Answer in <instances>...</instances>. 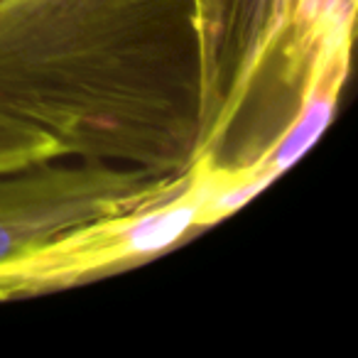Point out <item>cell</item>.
I'll list each match as a JSON object with an SVG mask.
<instances>
[{"label":"cell","instance_id":"cell-1","mask_svg":"<svg viewBox=\"0 0 358 358\" xmlns=\"http://www.w3.org/2000/svg\"><path fill=\"white\" fill-rule=\"evenodd\" d=\"M0 118L164 177L201 145L196 0H0Z\"/></svg>","mask_w":358,"mask_h":358},{"label":"cell","instance_id":"cell-2","mask_svg":"<svg viewBox=\"0 0 358 358\" xmlns=\"http://www.w3.org/2000/svg\"><path fill=\"white\" fill-rule=\"evenodd\" d=\"M299 0H196L201 64L199 157L250 167L275 145L302 99L292 74Z\"/></svg>","mask_w":358,"mask_h":358},{"label":"cell","instance_id":"cell-3","mask_svg":"<svg viewBox=\"0 0 358 358\" xmlns=\"http://www.w3.org/2000/svg\"><path fill=\"white\" fill-rule=\"evenodd\" d=\"M224 177L199 157L162 194L135 209L91 221L0 265V302L59 292L148 263L209 224V199Z\"/></svg>","mask_w":358,"mask_h":358},{"label":"cell","instance_id":"cell-4","mask_svg":"<svg viewBox=\"0 0 358 358\" xmlns=\"http://www.w3.org/2000/svg\"><path fill=\"white\" fill-rule=\"evenodd\" d=\"M177 177L76 155L6 169L0 172V265L71 229L135 209Z\"/></svg>","mask_w":358,"mask_h":358},{"label":"cell","instance_id":"cell-5","mask_svg":"<svg viewBox=\"0 0 358 358\" xmlns=\"http://www.w3.org/2000/svg\"><path fill=\"white\" fill-rule=\"evenodd\" d=\"M353 22H356V13H346V15L336 17L324 32L322 42L314 52L297 110H294L287 128L278 135L273 148L258 162L250 164L255 172L265 174L275 182L327 130L329 120L334 118V110L338 106V96L346 84L348 69H351L348 62H351Z\"/></svg>","mask_w":358,"mask_h":358},{"label":"cell","instance_id":"cell-6","mask_svg":"<svg viewBox=\"0 0 358 358\" xmlns=\"http://www.w3.org/2000/svg\"><path fill=\"white\" fill-rule=\"evenodd\" d=\"M62 155L69 152L59 143H55L50 135L27 128L22 123L0 118V172L42 162V159H55Z\"/></svg>","mask_w":358,"mask_h":358}]
</instances>
